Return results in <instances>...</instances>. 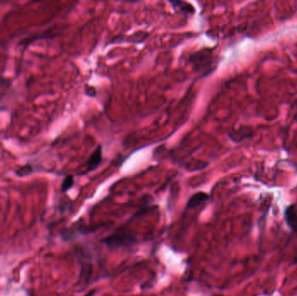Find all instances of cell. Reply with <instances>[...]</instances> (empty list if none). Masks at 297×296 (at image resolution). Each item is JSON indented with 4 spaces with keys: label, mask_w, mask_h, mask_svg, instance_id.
<instances>
[{
    "label": "cell",
    "mask_w": 297,
    "mask_h": 296,
    "mask_svg": "<svg viewBox=\"0 0 297 296\" xmlns=\"http://www.w3.org/2000/svg\"><path fill=\"white\" fill-rule=\"evenodd\" d=\"M109 247L129 246L135 243V237L126 233H119L102 240Z\"/></svg>",
    "instance_id": "cell-1"
},
{
    "label": "cell",
    "mask_w": 297,
    "mask_h": 296,
    "mask_svg": "<svg viewBox=\"0 0 297 296\" xmlns=\"http://www.w3.org/2000/svg\"><path fill=\"white\" fill-rule=\"evenodd\" d=\"M171 6L173 7L175 11L178 13H182L186 18H189L191 16H193L195 13V8L191 4L187 2H182V1H170Z\"/></svg>",
    "instance_id": "cell-2"
},
{
    "label": "cell",
    "mask_w": 297,
    "mask_h": 296,
    "mask_svg": "<svg viewBox=\"0 0 297 296\" xmlns=\"http://www.w3.org/2000/svg\"><path fill=\"white\" fill-rule=\"evenodd\" d=\"M285 221L290 229L297 232V205L292 204L287 208L284 214Z\"/></svg>",
    "instance_id": "cell-3"
},
{
    "label": "cell",
    "mask_w": 297,
    "mask_h": 296,
    "mask_svg": "<svg viewBox=\"0 0 297 296\" xmlns=\"http://www.w3.org/2000/svg\"><path fill=\"white\" fill-rule=\"evenodd\" d=\"M103 152H102V146L98 145L96 149L94 152L91 154V156L89 157L87 162H86V168L87 172L92 171L98 168L99 164L101 163L102 158H103Z\"/></svg>",
    "instance_id": "cell-4"
},
{
    "label": "cell",
    "mask_w": 297,
    "mask_h": 296,
    "mask_svg": "<svg viewBox=\"0 0 297 296\" xmlns=\"http://www.w3.org/2000/svg\"><path fill=\"white\" fill-rule=\"evenodd\" d=\"M209 196L207 194L203 192H198L191 196L187 203L188 209H193V208L199 206L200 204L203 203L205 201H207Z\"/></svg>",
    "instance_id": "cell-5"
},
{
    "label": "cell",
    "mask_w": 297,
    "mask_h": 296,
    "mask_svg": "<svg viewBox=\"0 0 297 296\" xmlns=\"http://www.w3.org/2000/svg\"><path fill=\"white\" fill-rule=\"evenodd\" d=\"M73 184H74V179L72 176H67L64 179V181L62 182L61 190L63 192H66L68 190L71 189Z\"/></svg>",
    "instance_id": "cell-6"
}]
</instances>
